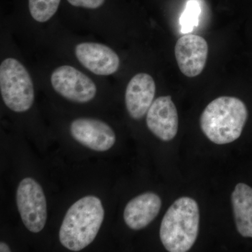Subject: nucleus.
Returning a JSON list of instances; mask_svg holds the SVG:
<instances>
[{
    "mask_svg": "<svg viewBox=\"0 0 252 252\" xmlns=\"http://www.w3.org/2000/svg\"><path fill=\"white\" fill-rule=\"evenodd\" d=\"M248 118V110L241 99L222 96L214 99L204 109L200 127L211 142L230 143L238 140Z\"/></svg>",
    "mask_w": 252,
    "mask_h": 252,
    "instance_id": "nucleus-2",
    "label": "nucleus"
},
{
    "mask_svg": "<svg viewBox=\"0 0 252 252\" xmlns=\"http://www.w3.org/2000/svg\"><path fill=\"white\" fill-rule=\"evenodd\" d=\"M75 55L79 62L96 75H111L120 67V59L117 53L99 43H80L76 46Z\"/></svg>",
    "mask_w": 252,
    "mask_h": 252,
    "instance_id": "nucleus-9",
    "label": "nucleus"
},
{
    "mask_svg": "<svg viewBox=\"0 0 252 252\" xmlns=\"http://www.w3.org/2000/svg\"><path fill=\"white\" fill-rule=\"evenodd\" d=\"M200 212L193 198L182 197L169 207L162 219L160 238L170 252H188L198 238Z\"/></svg>",
    "mask_w": 252,
    "mask_h": 252,
    "instance_id": "nucleus-3",
    "label": "nucleus"
},
{
    "mask_svg": "<svg viewBox=\"0 0 252 252\" xmlns=\"http://www.w3.org/2000/svg\"><path fill=\"white\" fill-rule=\"evenodd\" d=\"M208 51V44L203 36L188 33L180 37L176 43L175 54L182 74L190 78L201 74Z\"/></svg>",
    "mask_w": 252,
    "mask_h": 252,
    "instance_id": "nucleus-7",
    "label": "nucleus"
},
{
    "mask_svg": "<svg viewBox=\"0 0 252 252\" xmlns=\"http://www.w3.org/2000/svg\"><path fill=\"white\" fill-rule=\"evenodd\" d=\"M156 84L153 77L147 73H139L129 81L126 88V109L131 117L140 120L153 103Z\"/></svg>",
    "mask_w": 252,
    "mask_h": 252,
    "instance_id": "nucleus-11",
    "label": "nucleus"
},
{
    "mask_svg": "<svg viewBox=\"0 0 252 252\" xmlns=\"http://www.w3.org/2000/svg\"><path fill=\"white\" fill-rule=\"evenodd\" d=\"M237 230L244 238H252V188L244 183L236 185L231 196Z\"/></svg>",
    "mask_w": 252,
    "mask_h": 252,
    "instance_id": "nucleus-13",
    "label": "nucleus"
},
{
    "mask_svg": "<svg viewBox=\"0 0 252 252\" xmlns=\"http://www.w3.org/2000/svg\"><path fill=\"white\" fill-rule=\"evenodd\" d=\"M70 133L78 142L96 152H106L116 142L115 133L108 124L91 118L73 121Z\"/></svg>",
    "mask_w": 252,
    "mask_h": 252,
    "instance_id": "nucleus-8",
    "label": "nucleus"
},
{
    "mask_svg": "<svg viewBox=\"0 0 252 252\" xmlns=\"http://www.w3.org/2000/svg\"><path fill=\"white\" fill-rule=\"evenodd\" d=\"M61 0H29L32 17L39 23L49 21L59 9Z\"/></svg>",
    "mask_w": 252,
    "mask_h": 252,
    "instance_id": "nucleus-14",
    "label": "nucleus"
},
{
    "mask_svg": "<svg viewBox=\"0 0 252 252\" xmlns=\"http://www.w3.org/2000/svg\"><path fill=\"white\" fill-rule=\"evenodd\" d=\"M51 82L58 94L77 103L90 102L97 94V86L94 81L72 66L56 68L51 74Z\"/></svg>",
    "mask_w": 252,
    "mask_h": 252,
    "instance_id": "nucleus-6",
    "label": "nucleus"
},
{
    "mask_svg": "<svg viewBox=\"0 0 252 252\" xmlns=\"http://www.w3.org/2000/svg\"><path fill=\"white\" fill-rule=\"evenodd\" d=\"M178 113L170 96L154 101L147 113V125L151 132L164 142L173 140L178 131Z\"/></svg>",
    "mask_w": 252,
    "mask_h": 252,
    "instance_id": "nucleus-10",
    "label": "nucleus"
},
{
    "mask_svg": "<svg viewBox=\"0 0 252 252\" xmlns=\"http://www.w3.org/2000/svg\"><path fill=\"white\" fill-rule=\"evenodd\" d=\"M201 13L200 3L197 0H189L183 14L181 16L180 22L182 32L188 34L193 31V28L198 26L199 16Z\"/></svg>",
    "mask_w": 252,
    "mask_h": 252,
    "instance_id": "nucleus-15",
    "label": "nucleus"
},
{
    "mask_svg": "<svg viewBox=\"0 0 252 252\" xmlns=\"http://www.w3.org/2000/svg\"><path fill=\"white\" fill-rule=\"evenodd\" d=\"M67 1L76 7L96 9L102 6L105 0H67Z\"/></svg>",
    "mask_w": 252,
    "mask_h": 252,
    "instance_id": "nucleus-16",
    "label": "nucleus"
},
{
    "mask_svg": "<svg viewBox=\"0 0 252 252\" xmlns=\"http://www.w3.org/2000/svg\"><path fill=\"white\" fill-rule=\"evenodd\" d=\"M0 91L8 108L15 112H27L34 100V89L29 72L22 63L13 58L0 65Z\"/></svg>",
    "mask_w": 252,
    "mask_h": 252,
    "instance_id": "nucleus-4",
    "label": "nucleus"
},
{
    "mask_svg": "<svg viewBox=\"0 0 252 252\" xmlns=\"http://www.w3.org/2000/svg\"><path fill=\"white\" fill-rule=\"evenodd\" d=\"M104 211L97 197L88 195L69 207L59 231L61 244L73 252L89 246L98 233L103 222Z\"/></svg>",
    "mask_w": 252,
    "mask_h": 252,
    "instance_id": "nucleus-1",
    "label": "nucleus"
},
{
    "mask_svg": "<svg viewBox=\"0 0 252 252\" xmlns=\"http://www.w3.org/2000/svg\"><path fill=\"white\" fill-rule=\"evenodd\" d=\"M16 203L25 226L32 233L41 231L47 220V206L39 184L31 177L21 181L16 193Z\"/></svg>",
    "mask_w": 252,
    "mask_h": 252,
    "instance_id": "nucleus-5",
    "label": "nucleus"
},
{
    "mask_svg": "<svg viewBox=\"0 0 252 252\" xmlns=\"http://www.w3.org/2000/svg\"><path fill=\"white\" fill-rule=\"evenodd\" d=\"M161 204L160 197L151 192L141 194L132 199L124 210L126 225L132 230L143 229L158 216Z\"/></svg>",
    "mask_w": 252,
    "mask_h": 252,
    "instance_id": "nucleus-12",
    "label": "nucleus"
},
{
    "mask_svg": "<svg viewBox=\"0 0 252 252\" xmlns=\"http://www.w3.org/2000/svg\"><path fill=\"white\" fill-rule=\"evenodd\" d=\"M0 252H10V248L6 243H0Z\"/></svg>",
    "mask_w": 252,
    "mask_h": 252,
    "instance_id": "nucleus-17",
    "label": "nucleus"
}]
</instances>
